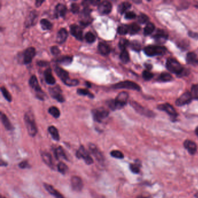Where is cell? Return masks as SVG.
Listing matches in <instances>:
<instances>
[{"label":"cell","mask_w":198,"mask_h":198,"mask_svg":"<svg viewBox=\"0 0 198 198\" xmlns=\"http://www.w3.org/2000/svg\"><path fill=\"white\" fill-rule=\"evenodd\" d=\"M128 98V94L126 92H122L118 94L115 100H111L108 102L109 107L112 110L120 109L127 104Z\"/></svg>","instance_id":"cell-1"},{"label":"cell","mask_w":198,"mask_h":198,"mask_svg":"<svg viewBox=\"0 0 198 198\" xmlns=\"http://www.w3.org/2000/svg\"><path fill=\"white\" fill-rule=\"evenodd\" d=\"M26 127L29 135L34 137L37 133V128L33 115L30 112H26L24 116Z\"/></svg>","instance_id":"cell-2"},{"label":"cell","mask_w":198,"mask_h":198,"mask_svg":"<svg viewBox=\"0 0 198 198\" xmlns=\"http://www.w3.org/2000/svg\"><path fill=\"white\" fill-rule=\"evenodd\" d=\"M55 71L57 76L61 79V80L68 86H76L78 85L79 81L76 79H71L69 76V73L59 66L55 67Z\"/></svg>","instance_id":"cell-3"},{"label":"cell","mask_w":198,"mask_h":198,"mask_svg":"<svg viewBox=\"0 0 198 198\" xmlns=\"http://www.w3.org/2000/svg\"><path fill=\"white\" fill-rule=\"evenodd\" d=\"M29 84L31 88L36 91L37 98L40 100H44L46 95L44 92L41 90L40 86L39 85L36 76L33 75L31 77L29 81Z\"/></svg>","instance_id":"cell-4"},{"label":"cell","mask_w":198,"mask_h":198,"mask_svg":"<svg viewBox=\"0 0 198 198\" xmlns=\"http://www.w3.org/2000/svg\"><path fill=\"white\" fill-rule=\"evenodd\" d=\"M166 67L170 72L177 75H180L183 72V66L174 58H169L166 62Z\"/></svg>","instance_id":"cell-5"},{"label":"cell","mask_w":198,"mask_h":198,"mask_svg":"<svg viewBox=\"0 0 198 198\" xmlns=\"http://www.w3.org/2000/svg\"><path fill=\"white\" fill-rule=\"evenodd\" d=\"M113 89H128L132 90L139 91L141 90L140 87L134 82L131 81H124L118 83L112 86Z\"/></svg>","instance_id":"cell-6"},{"label":"cell","mask_w":198,"mask_h":198,"mask_svg":"<svg viewBox=\"0 0 198 198\" xmlns=\"http://www.w3.org/2000/svg\"><path fill=\"white\" fill-rule=\"evenodd\" d=\"M166 49L161 46H148L144 48L145 54L149 56L160 55L166 52Z\"/></svg>","instance_id":"cell-7"},{"label":"cell","mask_w":198,"mask_h":198,"mask_svg":"<svg viewBox=\"0 0 198 198\" xmlns=\"http://www.w3.org/2000/svg\"><path fill=\"white\" fill-rule=\"evenodd\" d=\"M92 114L93 119L95 122L101 123L103 119L108 116L109 113L105 108L100 107L92 110Z\"/></svg>","instance_id":"cell-8"},{"label":"cell","mask_w":198,"mask_h":198,"mask_svg":"<svg viewBox=\"0 0 198 198\" xmlns=\"http://www.w3.org/2000/svg\"><path fill=\"white\" fill-rule=\"evenodd\" d=\"M76 157L80 159H83L86 164L90 165L94 163V160L86 149V148L83 146H81L79 149L77 150L76 152Z\"/></svg>","instance_id":"cell-9"},{"label":"cell","mask_w":198,"mask_h":198,"mask_svg":"<svg viewBox=\"0 0 198 198\" xmlns=\"http://www.w3.org/2000/svg\"><path fill=\"white\" fill-rule=\"evenodd\" d=\"M89 149H90V151H91V152L92 153V154L97 159V161L100 164H103L104 162H105V158L103 156V155L101 152V151L99 149V148L97 147L95 144L90 143L89 144Z\"/></svg>","instance_id":"cell-10"},{"label":"cell","mask_w":198,"mask_h":198,"mask_svg":"<svg viewBox=\"0 0 198 198\" xmlns=\"http://www.w3.org/2000/svg\"><path fill=\"white\" fill-rule=\"evenodd\" d=\"M91 12V10L88 7H86L81 12V20L80 21L81 25L86 26L91 23L92 19L90 16Z\"/></svg>","instance_id":"cell-11"},{"label":"cell","mask_w":198,"mask_h":198,"mask_svg":"<svg viewBox=\"0 0 198 198\" xmlns=\"http://www.w3.org/2000/svg\"><path fill=\"white\" fill-rule=\"evenodd\" d=\"M49 92L51 97L56 99L59 102L65 101V98L62 94V90L59 86L50 88Z\"/></svg>","instance_id":"cell-12"},{"label":"cell","mask_w":198,"mask_h":198,"mask_svg":"<svg viewBox=\"0 0 198 198\" xmlns=\"http://www.w3.org/2000/svg\"><path fill=\"white\" fill-rule=\"evenodd\" d=\"M36 50L33 47H29L23 52V63L29 64L31 62L33 59L36 55Z\"/></svg>","instance_id":"cell-13"},{"label":"cell","mask_w":198,"mask_h":198,"mask_svg":"<svg viewBox=\"0 0 198 198\" xmlns=\"http://www.w3.org/2000/svg\"><path fill=\"white\" fill-rule=\"evenodd\" d=\"M112 4L109 1H103L99 5L98 10L102 15H107L112 11Z\"/></svg>","instance_id":"cell-14"},{"label":"cell","mask_w":198,"mask_h":198,"mask_svg":"<svg viewBox=\"0 0 198 198\" xmlns=\"http://www.w3.org/2000/svg\"><path fill=\"white\" fill-rule=\"evenodd\" d=\"M192 99V97L190 92H187L178 98V99L176 102V105L178 107H181L185 105L186 104L189 103Z\"/></svg>","instance_id":"cell-15"},{"label":"cell","mask_w":198,"mask_h":198,"mask_svg":"<svg viewBox=\"0 0 198 198\" xmlns=\"http://www.w3.org/2000/svg\"><path fill=\"white\" fill-rule=\"evenodd\" d=\"M71 185L72 189L77 191H81L83 188V183L81 178L78 176H73L71 178Z\"/></svg>","instance_id":"cell-16"},{"label":"cell","mask_w":198,"mask_h":198,"mask_svg":"<svg viewBox=\"0 0 198 198\" xmlns=\"http://www.w3.org/2000/svg\"><path fill=\"white\" fill-rule=\"evenodd\" d=\"M71 33V35L76 37L78 40L82 41L83 39V30L76 25H71L70 27Z\"/></svg>","instance_id":"cell-17"},{"label":"cell","mask_w":198,"mask_h":198,"mask_svg":"<svg viewBox=\"0 0 198 198\" xmlns=\"http://www.w3.org/2000/svg\"><path fill=\"white\" fill-rule=\"evenodd\" d=\"M158 107L159 109L167 112L169 115H170L172 117H176L177 116V113L176 112L175 109L171 105L168 103L160 105L158 106Z\"/></svg>","instance_id":"cell-18"},{"label":"cell","mask_w":198,"mask_h":198,"mask_svg":"<svg viewBox=\"0 0 198 198\" xmlns=\"http://www.w3.org/2000/svg\"><path fill=\"white\" fill-rule=\"evenodd\" d=\"M184 147L191 155H194L197 151V145L195 142L191 140H186L184 142Z\"/></svg>","instance_id":"cell-19"},{"label":"cell","mask_w":198,"mask_h":198,"mask_svg":"<svg viewBox=\"0 0 198 198\" xmlns=\"http://www.w3.org/2000/svg\"><path fill=\"white\" fill-rule=\"evenodd\" d=\"M68 37L67 31L65 29L62 28L58 31L56 36V42L58 44H63L64 43Z\"/></svg>","instance_id":"cell-20"},{"label":"cell","mask_w":198,"mask_h":198,"mask_svg":"<svg viewBox=\"0 0 198 198\" xmlns=\"http://www.w3.org/2000/svg\"><path fill=\"white\" fill-rule=\"evenodd\" d=\"M37 18V14L36 11H31L26 19L25 26L27 27H29L34 25L36 23V20Z\"/></svg>","instance_id":"cell-21"},{"label":"cell","mask_w":198,"mask_h":198,"mask_svg":"<svg viewBox=\"0 0 198 198\" xmlns=\"http://www.w3.org/2000/svg\"><path fill=\"white\" fill-rule=\"evenodd\" d=\"M44 186L46 188V190L55 198H65L64 196L61 194L59 192H58L56 189L54 188L52 185L48 184H44Z\"/></svg>","instance_id":"cell-22"},{"label":"cell","mask_w":198,"mask_h":198,"mask_svg":"<svg viewBox=\"0 0 198 198\" xmlns=\"http://www.w3.org/2000/svg\"><path fill=\"white\" fill-rule=\"evenodd\" d=\"M44 78L46 82L50 85H53L55 83V79L52 74V71L50 68H48L44 71Z\"/></svg>","instance_id":"cell-23"},{"label":"cell","mask_w":198,"mask_h":198,"mask_svg":"<svg viewBox=\"0 0 198 198\" xmlns=\"http://www.w3.org/2000/svg\"><path fill=\"white\" fill-rule=\"evenodd\" d=\"M67 8L66 6L62 4H58L55 8V16L58 17H64L66 15Z\"/></svg>","instance_id":"cell-24"},{"label":"cell","mask_w":198,"mask_h":198,"mask_svg":"<svg viewBox=\"0 0 198 198\" xmlns=\"http://www.w3.org/2000/svg\"><path fill=\"white\" fill-rule=\"evenodd\" d=\"M41 158L43 162L46 164L51 168H54V163L52 162V159L51 155L49 153L42 152L41 153Z\"/></svg>","instance_id":"cell-25"},{"label":"cell","mask_w":198,"mask_h":198,"mask_svg":"<svg viewBox=\"0 0 198 198\" xmlns=\"http://www.w3.org/2000/svg\"><path fill=\"white\" fill-rule=\"evenodd\" d=\"M132 107L137 111L138 113L142 114V115H144L145 116H152V112L151 111H147V109H144L142 107H141L139 104H138L137 103L135 102H132L131 103Z\"/></svg>","instance_id":"cell-26"},{"label":"cell","mask_w":198,"mask_h":198,"mask_svg":"<svg viewBox=\"0 0 198 198\" xmlns=\"http://www.w3.org/2000/svg\"><path fill=\"white\" fill-rule=\"evenodd\" d=\"M1 120L2 124L4 125V126L5 127V128L7 130L12 131L14 130V127H13L12 124H11L10 120L8 119V118L5 115V114L2 113V112L1 113Z\"/></svg>","instance_id":"cell-27"},{"label":"cell","mask_w":198,"mask_h":198,"mask_svg":"<svg viewBox=\"0 0 198 198\" xmlns=\"http://www.w3.org/2000/svg\"><path fill=\"white\" fill-rule=\"evenodd\" d=\"M54 152L55 156L57 159H65L66 160H68V159L66 156V153L65 152L64 149L62 147H55L54 150Z\"/></svg>","instance_id":"cell-28"},{"label":"cell","mask_w":198,"mask_h":198,"mask_svg":"<svg viewBox=\"0 0 198 198\" xmlns=\"http://www.w3.org/2000/svg\"><path fill=\"white\" fill-rule=\"evenodd\" d=\"M98 48L99 52L103 55H107L111 52V48L109 46L105 43L99 42Z\"/></svg>","instance_id":"cell-29"},{"label":"cell","mask_w":198,"mask_h":198,"mask_svg":"<svg viewBox=\"0 0 198 198\" xmlns=\"http://www.w3.org/2000/svg\"><path fill=\"white\" fill-rule=\"evenodd\" d=\"M187 62L191 65L198 64V55L194 52H189L187 56Z\"/></svg>","instance_id":"cell-30"},{"label":"cell","mask_w":198,"mask_h":198,"mask_svg":"<svg viewBox=\"0 0 198 198\" xmlns=\"http://www.w3.org/2000/svg\"><path fill=\"white\" fill-rule=\"evenodd\" d=\"M48 130L50 132V134H51V137L54 140H55L56 141H59L60 136H59L58 130L56 127L54 126H50L48 127Z\"/></svg>","instance_id":"cell-31"},{"label":"cell","mask_w":198,"mask_h":198,"mask_svg":"<svg viewBox=\"0 0 198 198\" xmlns=\"http://www.w3.org/2000/svg\"><path fill=\"white\" fill-rule=\"evenodd\" d=\"M72 57L69 56H63L58 58L56 60V62L65 65H68L71 64L72 62Z\"/></svg>","instance_id":"cell-32"},{"label":"cell","mask_w":198,"mask_h":198,"mask_svg":"<svg viewBox=\"0 0 198 198\" xmlns=\"http://www.w3.org/2000/svg\"><path fill=\"white\" fill-rule=\"evenodd\" d=\"M131 6V5L130 2H123L121 3L118 6V12L123 14L124 12H126L129 8H130Z\"/></svg>","instance_id":"cell-33"},{"label":"cell","mask_w":198,"mask_h":198,"mask_svg":"<svg viewBox=\"0 0 198 198\" xmlns=\"http://www.w3.org/2000/svg\"><path fill=\"white\" fill-rule=\"evenodd\" d=\"M155 29V26L152 23H147L144 28L145 35H150L152 33Z\"/></svg>","instance_id":"cell-34"},{"label":"cell","mask_w":198,"mask_h":198,"mask_svg":"<svg viewBox=\"0 0 198 198\" xmlns=\"http://www.w3.org/2000/svg\"><path fill=\"white\" fill-rule=\"evenodd\" d=\"M140 30V27L137 23H132L128 26V33L130 34H135Z\"/></svg>","instance_id":"cell-35"},{"label":"cell","mask_w":198,"mask_h":198,"mask_svg":"<svg viewBox=\"0 0 198 198\" xmlns=\"http://www.w3.org/2000/svg\"><path fill=\"white\" fill-rule=\"evenodd\" d=\"M41 26L43 30H50L52 27L51 22L46 19H42L40 21Z\"/></svg>","instance_id":"cell-36"},{"label":"cell","mask_w":198,"mask_h":198,"mask_svg":"<svg viewBox=\"0 0 198 198\" xmlns=\"http://www.w3.org/2000/svg\"><path fill=\"white\" fill-rule=\"evenodd\" d=\"M120 59L124 63H127L130 61V56L126 50H123L120 55Z\"/></svg>","instance_id":"cell-37"},{"label":"cell","mask_w":198,"mask_h":198,"mask_svg":"<svg viewBox=\"0 0 198 198\" xmlns=\"http://www.w3.org/2000/svg\"><path fill=\"white\" fill-rule=\"evenodd\" d=\"M57 168H58V172L62 174H65L67 173V172L68 171L67 166L65 163L62 162L58 163V164L57 166Z\"/></svg>","instance_id":"cell-38"},{"label":"cell","mask_w":198,"mask_h":198,"mask_svg":"<svg viewBox=\"0 0 198 198\" xmlns=\"http://www.w3.org/2000/svg\"><path fill=\"white\" fill-rule=\"evenodd\" d=\"M48 112L50 113V114H51L53 117H55V118L59 117L60 115H61V113H60L59 109L55 107H51L48 110Z\"/></svg>","instance_id":"cell-39"},{"label":"cell","mask_w":198,"mask_h":198,"mask_svg":"<svg viewBox=\"0 0 198 198\" xmlns=\"http://www.w3.org/2000/svg\"><path fill=\"white\" fill-rule=\"evenodd\" d=\"M155 38H156V40L160 42L163 41H165L166 39L167 38V36L164 33V32L162 31V30H159L157 32V34L155 36Z\"/></svg>","instance_id":"cell-40"},{"label":"cell","mask_w":198,"mask_h":198,"mask_svg":"<svg viewBox=\"0 0 198 198\" xmlns=\"http://www.w3.org/2000/svg\"><path fill=\"white\" fill-rule=\"evenodd\" d=\"M1 91L2 92V95L5 98V99L8 102L12 101V96L9 91L6 90V88L4 87H1Z\"/></svg>","instance_id":"cell-41"},{"label":"cell","mask_w":198,"mask_h":198,"mask_svg":"<svg viewBox=\"0 0 198 198\" xmlns=\"http://www.w3.org/2000/svg\"><path fill=\"white\" fill-rule=\"evenodd\" d=\"M159 79L162 81H171L173 79V77L171 75H170L168 73H162L160 76Z\"/></svg>","instance_id":"cell-42"},{"label":"cell","mask_w":198,"mask_h":198,"mask_svg":"<svg viewBox=\"0 0 198 198\" xmlns=\"http://www.w3.org/2000/svg\"><path fill=\"white\" fill-rule=\"evenodd\" d=\"M117 33L120 35H125L128 33V26L122 25L117 29Z\"/></svg>","instance_id":"cell-43"},{"label":"cell","mask_w":198,"mask_h":198,"mask_svg":"<svg viewBox=\"0 0 198 198\" xmlns=\"http://www.w3.org/2000/svg\"><path fill=\"white\" fill-rule=\"evenodd\" d=\"M85 39L87 41V42L89 43H92L95 41L96 37L93 33H92L90 31V32H87L86 34Z\"/></svg>","instance_id":"cell-44"},{"label":"cell","mask_w":198,"mask_h":198,"mask_svg":"<svg viewBox=\"0 0 198 198\" xmlns=\"http://www.w3.org/2000/svg\"><path fill=\"white\" fill-rule=\"evenodd\" d=\"M191 94L192 98L198 99V84H194L192 86Z\"/></svg>","instance_id":"cell-45"},{"label":"cell","mask_w":198,"mask_h":198,"mask_svg":"<svg viewBox=\"0 0 198 198\" xmlns=\"http://www.w3.org/2000/svg\"><path fill=\"white\" fill-rule=\"evenodd\" d=\"M111 155L112 157L113 158H116V159H123L124 158V155L123 153L120 151H117V150H115V151H112V152H111Z\"/></svg>","instance_id":"cell-46"},{"label":"cell","mask_w":198,"mask_h":198,"mask_svg":"<svg viewBox=\"0 0 198 198\" xmlns=\"http://www.w3.org/2000/svg\"><path fill=\"white\" fill-rule=\"evenodd\" d=\"M77 92L79 95H84V96H88V97H94V95H92L90 93V92L88 90H87L86 89H81V88H80V89H78L77 91Z\"/></svg>","instance_id":"cell-47"},{"label":"cell","mask_w":198,"mask_h":198,"mask_svg":"<svg viewBox=\"0 0 198 198\" xmlns=\"http://www.w3.org/2000/svg\"><path fill=\"white\" fill-rule=\"evenodd\" d=\"M130 47L133 50L136 51H139L141 49V46L140 43H139L138 41H132L130 44Z\"/></svg>","instance_id":"cell-48"},{"label":"cell","mask_w":198,"mask_h":198,"mask_svg":"<svg viewBox=\"0 0 198 198\" xmlns=\"http://www.w3.org/2000/svg\"><path fill=\"white\" fill-rule=\"evenodd\" d=\"M130 169L132 172V173L134 174H138L140 172V168H139V165L137 163H134V164H131L130 165Z\"/></svg>","instance_id":"cell-49"},{"label":"cell","mask_w":198,"mask_h":198,"mask_svg":"<svg viewBox=\"0 0 198 198\" xmlns=\"http://www.w3.org/2000/svg\"><path fill=\"white\" fill-rule=\"evenodd\" d=\"M128 44H129L128 41L126 40V39H125V38H122L119 41V45L120 46V48L123 51V50H126V48L127 47V46H128Z\"/></svg>","instance_id":"cell-50"},{"label":"cell","mask_w":198,"mask_h":198,"mask_svg":"<svg viewBox=\"0 0 198 198\" xmlns=\"http://www.w3.org/2000/svg\"><path fill=\"white\" fill-rule=\"evenodd\" d=\"M153 77V75L151 72L148 71H145L142 73V77L145 80H150Z\"/></svg>","instance_id":"cell-51"},{"label":"cell","mask_w":198,"mask_h":198,"mask_svg":"<svg viewBox=\"0 0 198 198\" xmlns=\"http://www.w3.org/2000/svg\"><path fill=\"white\" fill-rule=\"evenodd\" d=\"M149 20V18L147 17V15L143 14H141L139 15L138 16V22L141 23V24H144L146 22H147V21Z\"/></svg>","instance_id":"cell-52"},{"label":"cell","mask_w":198,"mask_h":198,"mask_svg":"<svg viewBox=\"0 0 198 198\" xmlns=\"http://www.w3.org/2000/svg\"><path fill=\"white\" fill-rule=\"evenodd\" d=\"M80 6L76 3H73L71 5V11L73 14H77L79 12Z\"/></svg>","instance_id":"cell-53"},{"label":"cell","mask_w":198,"mask_h":198,"mask_svg":"<svg viewBox=\"0 0 198 198\" xmlns=\"http://www.w3.org/2000/svg\"><path fill=\"white\" fill-rule=\"evenodd\" d=\"M135 18H136V15L134 12L129 11V12H127L126 13V15H125L126 19H134Z\"/></svg>","instance_id":"cell-54"},{"label":"cell","mask_w":198,"mask_h":198,"mask_svg":"<svg viewBox=\"0 0 198 198\" xmlns=\"http://www.w3.org/2000/svg\"><path fill=\"white\" fill-rule=\"evenodd\" d=\"M51 53H52L53 55H58V54H60L61 51H60L59 48L58 46H52L51 48Z\"/></svg>","instance_id":"cell-55"},{"label":"cell","mask_w":198,"mask_h":198,"mask_svg":"<svg viewBox=\"0 0 198 198\" xmlns=\"http://www.w3.org/2000/svg\"><path fill=\"white\" fill-rule=\"evenodd\" d=\"M19 166L20 168L22 169H25V168H30V164H29V163L27 161H22V162H20L19 164Z\"/></svg>","instance_id":"cell-56"},{"label":"cell","mask_w":198,"mask_h":198,"mask_svg":"<svg viewBox=\"0 0 198 198\" xmlns=\"http://www.w3.org/2000/svg\"><path fill=\"white\" fill-rule=\"evenodd\" d=\"M38 65L40 66H46L48 64V62L45 61H39L37 62Z\"/></svg>","instance_id":"cell-57"},{"label":"cell","mask_w":198,"mask_h":198,"mask_svg":"<svg viewBox=\"0 0 198 198\" xmlns=\"http://www.w3.org/2000/svg\"><path fill=\"white\" fill-rule=\"evenodd\" d=\"M44 1H37L36 2V6L39 7L41 5H42V4L44 2Z\"/></svg>","instance_id":"cell-58"},{"label":"cell","mask_w":198,"mask_h":198,"mask_svg":"<svg viewBox=\"0 0 198 198\" xmlns=\"http://www.w3.org/2000/svg\"><path fill=\"white\" fill-rule=\"evenodd\" d=\"M8 165V164L6 163L5 162H4L2 160H1V166H7Z\"/></svg>","instance_id":"cell-59"},{"label":"cell","mask_w":198,"mask_h":198,"mask_svg":"<svg viewBox=\"0 0 198 198\" xmlns=\"http://www.w3.org/2000/svg\"><path fill=\"white\" fill-rule=\"evenodd\" d=\"M86 85L87 86L89 87H91V84H90V83H88V82H86Z\"/></svg>","instance_id":"cell-60"},{"label":"cell","mask_w":198,"mask_h":198,"mask_svg":"<svg viewBox=\"0 0 198 198\" xmlns=\"http://www.w3.org/2000/svg\"><path fill=\"white\" fill-rule=\"evenodd\" d=\"M195 133H196V134L198 136V127H197V128H196V130H195Z\"/></svg>","instance_id":"cell-61"},{"label":"cell","mask_w":198,"mask_h":198,"mask_svg":"<svg viewBox=\"0 0 198 198\" xmlns=\"http://www.w3.org/2000/svg\"><path fill=\"white\" fill-rule=\"evenodd\" d=\"M137 198H148L147 197H145V196H138Z\"/></svg>","instance_id":"cell-62"},{"label":"cell","mask_w":198,"mask_h":198,"mask_svg":"<svg viewBox=\"0 0 198 198\" xmlns=\"http://www.w3.org/2000/svg\"><path fill=\"white\" fill-rule=\"evenodd\" d=\"M1 198H6L5 197H4V196H1Z\"/></svg>","instance_id":"cell-63"},{"label":"cell","mask_w":198,"mask_h":198,"mask_svg":"<svg viewBox=\"0 0 198 198\" xmlns=\"http://www.w3.org/2000/svg\"></svg>","instance_id":"cell-64"}]
</instances>
